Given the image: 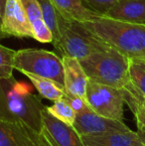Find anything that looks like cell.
Instances as JSON below:
<instances>
[{
    "label": "cell",
    "instance_id": "cell-6",
    "mask_svg": "<svg viewBox=\"0 0 145 146\" xmlns=\"http://www.w3.org/2000/svg\"><path fill=\"white\" fill-rule=\"evenodd\" d=\"M85 100L95 113L123 122L125 100L122 90L89 80Z\"/></svg>",
    "mask_w": 145,
    "mask_h": 146
},
{
    "label": "cell",
    "instance_id": "cell-17",
    "mask_svg": "<svg viewBox=\"0 0 145 146\" xmlns=\"http://www.w3.org/2000/svg\"><path fill=\"white\" fill-rule=\"evenodd\" d=\"M45 23L49 26L53 33V43L59 38V11L51 0H38Z\"/></svg>",
    "mask_w": 145,
    "mask_h": 146
},
{
    "label": "cell",
    "instance_id": "cell-20",
    "mask_svg": "<svg viewBox=\"0 0 145 146\" xmlns=\"http://www.w3.org/2000/svg\"><path fill=\"white\" fill-rule=\"evenodd\" d=\"M31 28L33 32V39L41 43H53V33L43 18L32 22Z\"/></svg>",
    "mask_w": 145,
    "mask_h": 146
},
{
    "label": "cell",
    "instance_id": "cell-3",
    "mask_svg": "<svg viewBox=\"0 0 145 146\" xmlns=\"http://www.w3.org/2000/svg\"><path fill=\"white\" fill-rule=\"evenodd\" d=\"M79 62L91 81L120 90L130 85L129 58L110 45Z\"/></svg>",
    "mask_w": 145,
    "mask_h": 146
},
{
    "label": "cell",
    "instance_id": "cell-28",
    "mask_svg": "<svg viewBox=\"0 0 145 146\" xmlns=\"http://www.w3.org/2000/svg\"><path fill=\"white\" fill-rule=\"evenodd\" d=\"M139 146H145V145H143V144H141V145H139Z\"/></svg>",
    "mask_w": 145,
    "mask_h": 146
},
{
    "label": "cell",
    "instance_id": "cell-27",
    "mask_svg": "<svg viewBox=\"0 0 145 146\" xmlns=\"http://www.w3.org/2000/svg\"><path fill=\"white\" fill-rule=\"evenodd\" d=\"M5 4H6V0H0V15L1 16H3Z\"/></svg>",
    "mask_w": 145,
    "mask_h": 146
},
{
    "label": "cell",
    "instance_id": "cell-14",
    "mask_svg": "<svg viewBox=\"0 0 145 146\" xmlns=\"http://www.w3.org/2000/svg\"><path fill=\"white\" fill-rule=\"evenodd\" d=\"M59 13L67 20L85 23L101 16L89 8L83 0H51Z\"/></svg>",
    "mask_w": 145,
    "mask_h": 146
},
{
    "label": "cell",
    "instance_id": "cell-21",
    "mask_svg": "<svg viewBox=\"0 0 145 146\" xmlns=\"http://www.w3.org/2000/svg\"><path fill=\"white\" fill-rule=\"evenodd\" d=\"M21 2L23 4V7L25 9L26 15H27L30 24L36 20L43 18L38 0H21Z\"/></svg>",
    "mask_w": 145,
    "mask_h": 146
},
{
    "label": "cell",
    "instance_id": "cell-25",
    "mask_svg": "<svg viewBox=\"0 0 145 146\" xmlns=\"http://www.w3.org/2000/svg\"><path fill=\"white\" fill-rule=\"evenodd\" d=\"M136 133H137V136L139 138L140 142L145 145V128H137Z\"/></svg>",
    "mask_w": 145,
    "mask_h": 146
},
{
    "label": "cell",
    "instance_id": "cell-26",
    "mask_svg": "<svg viewBox=\"0 0 145 146\" xmlns=\"http://www.w3.org/2000/svg\"><path fill=\"white\" fill-rule=\"evenodd\" d=\"M6 37H8V36L3 32V30H2V16L0 15V39L6 38Z\"/></svg>",
    "mask_w": 145,
    "mask_h": 146
},
{
    "label": "cell",
    "instance_id": "cell-7",
    "mask_svg": "<svg viewBox=\"0 0 145 146\" xmlns=\"http://www.w3.org/2000/svg\"><path fill=\"white\" fill-rule=\"evenodd\" d=\"M39 140L41 146H85L73 125L51 114L47 106L42 110Z\"/></svg>",
    "mask_w": 145,
    "mask_h": 146
},
{
    "label": "cell",
    "instance_id": "cell-16",
    "mask_svg": "<svg viewBox=\"0 0 145 146\" xmlns=\"http://www.w3.org/2000/svg\"><path fill=\"white\" fill-rule=\"evenodd\" d=\"M128 73L131 84L145 98V57L129 58Z\"/></svg>",
    "mask_w": 145,
    "mask_h": 146
},
{
    "label": "cell",
    "instance_id": "cell-4",
    "mask_svg": "<svg viewBox=\"0 0 145 146\" xmlns=\"http://www.w3.org/2000/svg\"><path fill=\"white\" fill-rule=\"evenodd\" d=\"M61 56L72 57L79 61L109 45L91 35L79 22L67 20L59 15V38L53 43Z\"/></svg>",
    "mask_w": 145,
    "mask_h": 146
},
{
    "label": "cell",
    "instance_id": "cell-8",
    "mask_svg": "<svg viewBox=\"0 0 145 146\" xmlns=\"http://www.w3.org/2000/svg\"><path fill=\"white\" fill-rule=\"evenodd\" d=\"M73 126L81 136L99 134L109 131L130 130V128H128L124 122L99 115L95 113L91 108L75 115Z\"/></svg>",
    "mask_w": 145,
    "mask_h": 146
},
{
    "label": "cell",
    "instance_id": "cell-1",
    "mask_svg": "<svg viewBox=\"0 0 145 146\" xmlns=\"http://www.w3.org/2000/svg\"><path fill=\"white\" fill-rule=\"evenodd\" d=\"M45 106L27 84L12 77L0 80V118L25 125L39 134Z\"/></svg>",
    "mask_w": 145,
    "mask_h": 146
},
{
    "label": "cell",
    "instance_id": "cell-22",
    "mask_svg": "<svg viewBox=\"0 0 145 146\" xmlns=\"http://www.w3.org/2000/svg\"><path fill=\"white\" fill-rule=\"evenodd\" d=\"M89 8L97 11L101 15H103L113 4L119 0H83Z\"/></svg>",
    "mask_w": 145,
    "mask_h": 146
},
{
    "label": "cell",
    "instance_id": "cell-15",
    "mask_svg": "<svg viewBox=\"0 0 145 146\" xmlns=\"http://www.w3.org/2000/svg\"><path fill=\"white\" fill-rule=\"evenodd\" d=\"M25 76L33 84V86L42 98L52 100V102H56L66 94L65 87L57 82L46 79V78L31 75V74H25Z\"/></svg>",
    "mask_w": 145,
    "mask_h": 146
},
{
    "label": "cell",
    "instance_id": "cell-13",
    "mask_svg": "<svg viewBox=\"0 0 145 146\" xmlns=\"http://www.w3.org/2000/svg\"><path fill=\"white\" fill-rule=\"evenodd\" d=\"M103 16L136 24H145V0H119Z\"/></svg>",
    "mask_w": 145,
    "mask_h": 146
},
{
    "label": "cell",
    "instance_id": "cell-10",
    "mask_svg": "<svg viewBox=\"0 0 145 146\" xmlns=\"http://www.w3.org/2000/svg\"><path fill=\"white\" fill-rule=\"evenodd\" d=\"M0 146H41L39 134L20 123L0 118Z\"/></svg>",
    "mask_w": 145,
    "mask_h": 146
},
{
    "label": "cell",
    "instance_id": "cell-23",
    "mask_svg": "<svg viewBox=\"0 0 145 146\" xmlns=\"http://www.w3.org/2000/svg\"><path fill=\"white\" fill-rule=\"evenodd\" d=\"M66 98L69 100L70 104L72 106V108H73V110L75 111V113H81L83 110L89 108V106L87 104L85 98H83V96H73V94H65Z\"/></svg>",
    "mask_w": 145,
    "mask_h": 146
},
{
    "label": "cell",
    "instance_id": "cell-2",
    "mask_svg": "<svg viewBox=\"0 0 145 146\" xmlns=\"http://www.w3.org/2000/svg\"><path fill=\"white\" fill-rule=\"evenodd\" d=\"M81 25L91 35L128 58L145 57V24L120 21L101 15Z\"/></svg>",
    "mask_w": 145,
    "mask_h": 146
},
{
    "label": "cell",
    "instance_id": "cell-12",
    "mask_svg": "<svg viewBox=\"0 0 145 146\" xmlns=\"http://www.w3.org/2000/svg\"><path fill=\"white\" fill-rule=\"evenodd\" d=\"M85 146H139L136 131H109V132L81 136Z\"/></svg>",
    "mask_w": 145,
    "mask_h": 146
},
{
    "label": "cell",
    "instance_id": "cell-5",
    "mask_svg": "<svg viewBox=\"0 0 145 146\" xmlns=\"http://www.w3.org/2000/svg\"><path fill=\"white\" fill-rule=\"evenodd\" d=\"M14 68L23 75L31 74L50 79L64 86L62 57L43 49H21L16 51Z\"/></svg>",
    "mask_w": 145,
    "mask_h": 146
},
{
    "label": "cell",
    "instance_id": "cell-11",
    "mask_svg": "<svg viewBox=\"0 0 145 146\" xmlns=\"http://www.w3.org/2000/svg\"><path fill=\"white\" fill-rule=\"evenodd\" d=\"M64 67V87L67 94L85 98L89 78L81 62L72 57H62Z\"/></svg>",
    "mask_w": 145,
    "mask_h": 146
},
{
    "label": "cell",
    "instance_id": "cell-18",
    "mask_svg": "<svg viewBox=\"0 0 145 146\" xmlns=\"http://www.w3.org/2000/svg\"><path fill=\"white\" fill-rule=\"evenodd\" d=\"M47 110L55 117L71 125H73L75 119V115H77L75 111L65 96L60 100L54 102L53 106H47Z\"/></svg>",
    "mask_w": 145,
    "mask_h": 146
},
{
    "label": "cell",
    "instance_id": "cell-24",
    "mask_svg": "<svg viewBox=\"0 0 145 146\" xmlns=\"http://www.w3.org/2000/svg\"><path fill=\"white\" fill-rule=\"evenodd\" d=\"M137 123V128H145V98H142L131 110Z\"/></svg>",
    "mask_w": 145,
    "mask_h": 146
},
{
    "label": "cell",
    "instance_id": "cell-9",
    "mask_svg": "<svg viewBox=\"0 0 145 146\" xmlns=\"http://www.w3.org/2000/svg\"><path fill=\"white\" fill-rule=\"evenodd\" d=\"M2 30L8 37L33 38L31 24L21 0H6L2 16Z\"/></svg>",
    "mask_w": 145,
    "mask_h": 146
},
{
    "label": "cell",
    "instance_id": "cell-19",
    "mask_svg": "<svg viewBox=\"0 0 145 146\" xmlns=\"http://www.w3.org/2000/svg\"><path fill=\"white\" fill-rule=\"evenodd\" d=\"M16 51L0 44V80L13 76L14 58Z\"/></svg>",
    "mask_w": 145,
    "mask_h": 146
}]
</instances>
